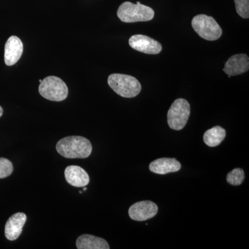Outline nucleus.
Instances as JSON below:
<instances>
[{
	"mask_svg": "<svg viewBox=\"0 0 249 249\" xmlns=\"http://www.w3.org/2000/svg\"><path fill=\"white\" fill-rule=\"evenodd\" d=\"M158 213V206L150 201H142L130 206L128 213L133 220L142 222L155 217Z\"/></svg>",
	"mask_w": 249,
	"mask_h": 249,
	"instance_id": "nucleus-8",
	"label": "nucleus"
},
{
	"mask_svg": "<svg viewBox=\"0 0 249 249\" xmlns=\"http://www.w3.org/2000/svg\"><path fill=\"white\" fill-rule=\"evenodd\" d=\"M22 40L17 36H11L8 39L4 49V62L7 66H13L20 59L23 53Z\"/></svg>",
	"mask_w": 249,
	"mask_h": 249,
	"instance_id": "nucleus-10",
	"label": "nucleus"
},
{
	"mask_svg": "<svg viewBox=\"0 0 249 249\" xmlns=\"http://www.w3.org/2000/svg\"><path fill=\"white\" fill-rule=\"evenodd\" d=\"M245 172L241 168H235L227 175V181L232 186H240L245 180Z\"/></svg>",
	"mask_w": 249,
	"mask_h": 249,
	"instance_id": "nucleus-16",
	"label": "nucleus"
},
{
	"mask_svg": "<svg viewBox=\"0 0 249 249\" xmlns=\"http://www.w3.org/2000/svg\"><path fill=\"white\" fill-rule=\"evenodd\" d=\"M39 93L49 101H60L66 99L69 90L66 83L56 76H48L42 80L39 86Z\"/></svg>",
	"mask_w": 249,
	"mask_h": 249,
	"instance_id": "nucleus-5",
	"label": "nucleus"
},
{
	"mask_svg": "<svg viewBox=\"0 0 249 249\" xmlns=\"http://www.w3.org/2000/svg\"><path fill=\"white\" fill-rule=\"evenodd\" d=\"M117 16L122 22L125 23L147 22L153 19L155 11L139 1L137 4L125 1L119 6Z\"/></svg>",
	"mask_w": 249,
	"mask_h": 249,
	"instance_id": "nucleus-2",
	"label": "nucleus"
},
{
	"mask_svg": "<svg viewBox=\"0 0 249 249\" xmlns=\"http://www.w3.org/2000/svg\"><path fill=\"white\" fill-rule=\"evenodd\" d=\"M249 70V58L247 54H236L232 55L226 62L223 71L231 78V76L243 74Z\"/></svg>",
	"mask_w": 249,
	"mask_h": 249,
	"instance_id": "nucleus-9",
	"label": "nucleus"
},
{
	"mask_svg": "<svg viewBox=\"0 0 249 249\" xmlns=\"http://www.w3.org/2000/svg\"><path fill=\"white\" fill-rule=\"evenodd\" d=\"M76 247L78 249H109L107 241L94 235H80L76 240Z\"/></svg>",
	"mask_w": 249,
	"mask_h": 249,
	"instance_id": "nucleus-14",
	"label": "nucleus"
},
{
	"mask_svg": "<svg viewBox=\"0 0 249 249\" xmlns=\"http://www.w3.org/2000/svg\"><path fill=\"white\" fill-rule=\"evenodd\" d=\"M27 221V215L23 213L13 214L5 225V236L10 241L17 240L22 234L23 227Z\"/></svg>",
	"mask_w": 249,
	"mask_h": 249,
	"instance_id": "nucleus-11",
	"label": "nucleus"
},
{
	"mask_svg": "<svg viewBox=\"0 0 249 249\" xmlns=\"http://www.w3.org/2000/svg\"><path fill=\"white\" fill-rule=\"evenodd\" d=\"M192 27L195 31L204 40H217L222 35V29L211 16L201 14L195 16L192 20Z\"/></svg>",
	"mask_w": 249,
	"mask_h": 249,
	"instance_id": "nucleus-4",
	"label": "nucleus"
},
{
	"mask_svg": "<svg viewBox=\"0 0 249 249\" xmlns=\"http://www.w3.org/2000/svg\"><path fill=\"white\" fill-rule=\"evenodd\" d=\"M107 83L114 92L124 98L136 97L142 91L140 82L129 75L112 73L108 77Z\"/></svg>",
	"mask_w": 249,
	"mask_h": 249,
	"instance_id": "nucleus-3",
	"label": "nucleus"
},
{
	"mask_svg": "<svg viewBox=\"0 0 249 249\" xmlns=\"http://www.w3.org/2000/svg\"><path fill=\"white\" fill-rule=\"evenodd\" d=\"M181 168V163L175 159L160 158L152 161L149 166L150 171L158 175L176 173Z\"/></svg>",
	"mask_w": 249,
	"mask_h": 249,
	"instance_id": "nucleus-13",
	"label": "nucleus"
},
{
	"mask_svg": "<svg viewBox=\"0 0 249 249\" xmlns=\"http://www.w3.org/2000/svg\"><path fill=\"white\" fill-rule=\"evenodd\" d=\"M129 45L134 50L146 54L156 55L162 51V45L158 41L146 36H132L129 38Z\"/></svg>",
	"mask_w": 249,
	"mask_h": 249,
	"instance_id": "nucleus-7",
	"label": "nucleus"
},
{
	"mask_svg": "<svg viewBox=\"0 0 249 249\" xmlns=\"http://www.w3.org/2000/svg\"><path fill=\"white\" fill-rule=\"evenodd\" d=\"M57 152L67 159H85L92 152V145L88 139L80 136H71L59 141Z\"/></svg>",
	"mask_w": 249,
	"mask_h": 249,
	"instance_id": "nucleus-1",
	"label": "nucleus"
},
{
	"mask_svg": "<svg viewBox=\"0 0 249 249\" xmlns=\"http://www.w3.org/2000/svg\"><path fill=\"white\" fill-rule=\"evenodd\" d=\"M3 114V109L2 107L0 106V117H1V116H2Z\"/></svg>",
	"mask_w": 249,
	"mask_h": 249,
	"instance_id": "nucleus-19",
	"label": "nucleus"
},
{
	"mask_svg": "<svg viewBox=\"0 0 249 249\" xmlns=\"http://www.w3.org/2000/svg\"><path fill=\"white\" fill-rule=\"evenodd\" d=\"M226 130L220 126H215L208 129L204 134V142L208 146L216 147L224 141Z\"/></svg>",
	"mask_w": 249,
	"mask_h": 249,
	"instance_id": "nucleus-15",
	"label": "nucleus"
},
{
	"mask_svg": "<svg viewBox=\"0 0 249 249\" xmlns=\"http://www.w3.org/2000/svg\"><path fill=\"white\" fill-rule=\"evenodd\" d=\"M83 191H87V188H85L84 187V188H83Z\"/></svg>",
	"mask_w": 249,
	"mask_h": 249,
	"instance_id": "nucleus-20",
	"label": "nucleus"
},
{
	"mask_svg": "<svg viewBox=\"0 0 249 249\" xmlns=\"http://www.w3.org/2000/svg\"><path fill=\"white\" fill-rule=\"evenodd\" d=\"M14 172V166L11 160L6 158H0V178L9 177Z\"/></svg>",
	"mask_w": 249,
	"mask_h": 249,
	"instance_id": "nucleus-17",
	"label": "nucleus"
},
{
	"mask_svg": "<svg viewBox=\"0 0 249 249\" xmlns=\"http://www.w3.org/2000/svg\"><path fill=\"white\" fill-rule=\"evenodd\" d=\"M191 114L189 103L183 98L174 101L168 111V124L174 130H181L186 126Z\"/></svg>",
	"mask_w": 249,
	"mask_h": 249,
	"instance_id": "nucleus-6",
	"label": "nucleus"
},
{
	"mask_svg": "<svg viewBox=\"0 0 249 249\" xmlns=\"http://www.w3.org/2000/svg\"><path fill=\"white\" fill-rule=\"evenodd\" d=\"M237 14L241 18L248 19L249 18V0H234Z\"/></svg>",
	"mask_w": 249,
	"mask_h": 249,
	"instance_id": "nucleus-18",
	"label": "nucleus"
},
{
	"mask_svg": "<svg viewBox=\"0 0 249 249\" xmlns=\"http://www.w3.org/2000/svg\"><path fill=\"white\" fill-rule=\"evenodd\" d=\"M65 177L67 183L71 186L81 188L89 183L88 173L78 165H70L65 170Z\"/></svg>",
	"mask_w": 249,
	"mask_h": 249,
	"instance_id": "nucleus-12",
	"label": "nucleus"
}]
</instances>
